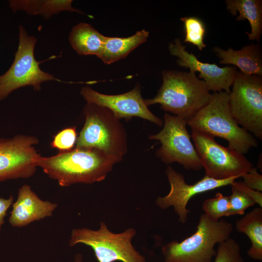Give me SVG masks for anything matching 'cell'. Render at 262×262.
Masks as SVG:
<instances>
[{"label": "cell", "instance_id": "277c9868", "mask_svg": "<svg viewBox=\"0 0 262 262\" xmlns=\"http://www.w3.org/2000/svg\"><path fill=\"white\" fill-rule=\"evenodd\" d=\"M232 224L223 219L214 221L205 213L199 219L196 232L181 242L173 240L162 248L165 262H212L214 246L230 238Z\"/></svg>", "mask_w": 262, "mask_h": 262}, {"label": "cell", "instance_id": "cb8c5ba5", "mask_svg": "<svg viewBox=\"0 0 262 262\" xmlns=\"http://www.w3.org/2000/svg\"><path fill=\"white\" fill-rule=\"evenodd\" d=\"M216 252L214 262H246L239 243L233 239L219 243Z\"/></svg>", "mask_w": 262, "mask_h": 262}, {"label": "cell", "instance_id": "4316f807", "mask_svg": "<svg viewBox=\"0 0 262 262\" xmlns=\"http://www.w3.org/2000/svg\"><path fill=\"white\" fill-rule=\"evenodd\" d=\"M243 181L247 187L260 192L262 191V175L258 173L257 168L253 166L241 177Z\"/></svg>", "mask_w": 262, "mask_h": 262}, {"label": "cell", "instance_id": "d4e9b609", "mask_svg": "<svg viewBox=\"0 0 262 262\" xmlns=\"http://www.w3.org/2000/svg\"><path fill=\"white\" fill-rule=\"evenodd\" d=\"M77 138L75 127L66 128L54 136L50 146L59 150V152L68 151L74 148Z\"/></svg>", "mask_w": 262, "mask_h": 262}, {"label": "cell", "instance_id": "52a82bcc", "mask_svg": "<svg viewBox=\"0 0 262 262\" xmlns=\"http://www.w3.org/2000/svg\"><path fill=\"white\" fill-rule=\"evenodd\" d=\"M36 41L35 37L28 35L20 25L19 44L13 63L6 72L0 75V101L20 87L30 85L39 91L43 82L57 80L40 68L41 62L37 61L34 54Z\"/></svg>", "mask_w": 262, "mask_h": 262}, {"label": "cell", "instance_id": "5b68a950", "mask_svg": "<svg viewBox=\"0 0 262 262\" xmlns=\"http://www.w3.org/2000/svg\"><path fill=\"white\" fill-rule=\"evenodd\" d=\"M84 126L77 147L95 148L122 158L127 151V134L119 119L108 109L87 103L83 108Z\"/></svg>", "mask_w": 262, "mask_h": 262}, {"label": "cell", "instance_id": "ac0fdd59", "mask_svg": "<svg viewBox=\"0 0 262 262\" xmlns=\"http://www.w3.org/2000/svg\"><path fill=\"white\" fill-rule=\"evenodd\" d=\"M105 36L89 24L81 22L72 29L68 37L72 48L80 55L99 56Z\"/></svg>", "mask_w": 262, "mask_h": 262}, {"label": "cell", "instance_id": "484cf974", "mask_svg": "<svg viewBox=\"0 0 262 262\" xmlns=\"http://www.w3.org/2000/svg\"><path fill=\"white\" fill-rule=\"evenodd\" d=\"M231 194L229 196L230 209L229 215H242L249 207L256 203L244 193L232 186Z\"/></svg>", "mask_w": 262, "mask_h": 262}, {"label": "cell", "instance_id": "7a4b0ae2", "mask_svg": "<svg viewBox=\"0 0 262 262\" xmlns=\"http://www.w3.org/2000/svg\"><path fill=\"white\" fill-rule=\"evenodd\" d=\"M162 74L163 83L157 94L144 99L147 106L159 104L163 110L187 121L209 101L212 94L196 73L164 70Z\"/></svg>", "mask_w": 262, "mask_h": 262}, {"label": "cell", "instance_id": "e0dca14e", "mask_svg": "<svg viewBox=\"0 0 262 262\" xmlns=\"http://www.w3.org/2000/svg\"><path fill=\"white\" fill-rule=\"evenodd\" d=\"M149 32L144 29L127 37H105L98 56L104 64H111L123 59L132 50L147 41Z\"/></svg>", "mask_w": 262, "mask_h": 262}, {"label": "cell", "instance_id": "30bf717a", "mask_svg": "<svg viewBox=\"0 0 262 262\" xmlns=\"http://www.w3.org/2000/svg\"><path fill=\"white\" fill-rule=\"evenodd\" d=\"M163 121L162 130L149 136L150 139L158 140L162 144L156 156L166 164L178 163L186 170H200L202 166L187 129V121L165 113Z\"/></svg>", "mask_w": 262, "mask_h": 262}, {"label": "cell", "instance_id": "f1b7e54d", "mask_svg": "<svg viewBox=\"0 0 262 262\" xmlns=\"http://www.w3.org/2000/svg\"><path fill=\"white\" fill-rule=\"evenodd\" d=\"M13 197L11 196L8 198L0 197V230L4 223V218L7 214V212L12 204Z\"/></svg>", "mask_w": 262, "mask_h": 262}, {"label": "cell", "instance_id": "7c38bea8", "mask_svg": "<svg viewBox=\"0 0 262 262\" xmlns=\"http://www.w3.org/2000/svg\"><path fill=\"white\" fill-rule=\"evenodd\" d=\"M170 189L164 196H159L156 200V205L161 209L165 210L173 207L178 216V221L185 223L188 220L190 212L187 208L189 200L194 196L215 189L231 185L237 179L236 176L226 180H218L205 176L194 184L186 183L184 176L177 172L172 167L168 166L166 170Z\"/></svg>", "mask_w": 262, "mask_h": 262}, {"label": "cell", "instance_id": "8fae6325", "mask_svg": "<svg viewBox=\"0 0 262 262\" xmlns=\"http://www.w3.org/2000/svg\"><path fill=\"white\" fill-rule=\"evenodd\" d=\"M38 143L36 137L25 135L0 138V182L34 174L40 156L34 147Z\"/></svg>", "mask_w": 262, "mask_h": 262}, {"label": "cell", "instance_id": "4fadbf2b", "mask_svg": "<svg viewBox=\"0 0 262 262\" xmlns=\"http://www.w3.org/2000/svg\"><path fill=\"white\" fill-rule=\"evenodd\" d=\"M81 95L87 101L110 110L118 119L129 120L137 116L148 120L161 127L164 121L148 108L141 96L139 84L131 90L118 95H106L99 93L89 87L82 88Z\"/></svg>", "mask_w": 262, "mask_h": 262}, {"label": "cell", "instance_id": "44dd1931", "mask_svg": "<svg viewBox=\"0 0 262 262\" xmlns=\"http://www.w3.org/2000/svg\"><path fill=\"white\" fill-rule=\"evenodd\" d=\"M71 0H11L9 7L14 12L23 10L31 15H41L48 19L62 11L82 14L72 6Z\"/></svg>", "mask_w": 262, "mask_h": 262}, {"label": "cell", "instance_id": "603a6c76", "mask_svg": "<svg viewBox=\"0 0 262 262\" xmlns=\"http://www.w3.org/2000/svg\"><path fill=\"white\" fill-rule=\"evenodd\" d=\"M204 213L214 221L223 216H228L230 206L229 197L221 193L216 194L215 197L205 200L202 206Z\"/></svg>", "mask_w": 262, "mask_h": 262}, {"label": "cell", "instance_id": "3957f363", "mask_svg": "<svg viewBox=\"0 0 262 262\" xmlns=\"http://www.w3.org/2000/svg\"><path fill=\"white\" fill-rule=\"evenodd\" d=\"M229 93L216 92L208 103L187 121L192 131L218 137L228 142V147L244 155L258 146L254 136L238 124L229 105Z\"/></svg>", "mask_w": 262, "mask_h": 262}, {"label": "cell", "instance_id": "9a60e30c", "mask_svg": "<svg viewBox=\"0 0 262 262\" xmlns=\"http://www.w3.org/2000/svg\"><path fill=\"white\" fill-rule=\"evenodd\" d=\"M57 207L56 203L40 198L30 185L24 184L19 189L17 199L13 204L9 222L15 227H24L52 216Z\"/></svg>", "mask_w": 262, "mask_h": 262}, {"label": "cell", "instance_id": "8992f818", "mask_svg": "<svg viewBox=\"0 0 262 262\" xmlns=\"http://www.w3.org/2000/svg\"><path fill=\"white\" fill-rule=\"evenodd\" d=\"M136 233L133 228L114 233L102 221L96 230L85 228L73 229L69 245L73 246L83 244L90 246L98 262H146L144 256L132 245L131 240Z\"/></svg>", "mask_w": 262, "mask_h": 262}, {"label": "cell", "instance_id": "d6986e66", "mask_svg": "<svg viewBox=\"0 0 262 262\" xmlns=\"http://www.w3.org/2000/svg\"><path fill=\"white\" fill-rule=\"evenodd\" d=\"M227 9L236 21L247 19L251 26V32H246L249 40L259 42L262 33V0H227Z\"/></svg>", "mask_w": 262, "mask_h": 262}, {"label": "cell", "instance_id": "5bb4252c", "mask_svg": "<svg viewBox=\"0 0 262 262\" xmlns=\"http://www.w3.org/2000/svg\"><path fill=\"white\" fill-rule=\"evenodd\" d=\"M185 49L180 38L175 39L169 44L170 54L178 58V65L195 73L199 72L198 78L203 79L210 91L230 93V87L237 71L235 67H221L215 64L202 62Z\"/></svg>", "mask_w": 262, "mask_h": 262}, {"label": "cell", "instance_id": "9c48e42d", "mask_svg": "<svg viewBox=\"0 0 262 262\" xmlns=\"http://www.w3.org/2000/svg\"><path fill=\"white\" fill-rule=\"evenodd\" d=\"M192 139L205 176L215 180H226L241 176L253 164L243 154L217 143L207 133L192 131Z\"/></svg>", "mask_w": 262, "mask_h": 262}, {"label": "cell", "instance_id": "2e32d148", "mask_svg": "<svg viewBox=\"0 0 262 262\" xmlns=\"http://www.w3.org/2000/svg\"><path fill=\"white\" fill-rule=\"evenodd\" d=\"M213 51L220 59L221 64L235 66L244 74L262 75V53L259 44L251 43L237 50L230 48L224 50L216 47Z\"/></svg>", "mask_w": 262, "mask_h": 262}, {"label": "cell", "instance_id": "83f0119b", "mask_svg": "<svg viewBox=\"0 0 262 262\" xmlns=\"http://www.w3.org/2000/svg\"><path fill=\"white\" fill-rule=\"evenodd\" d=\"M231 185L236 189L246 194L254 200L255 203L258 204L260 207H262V192L253 190L247 187L243 181H236V180L232 183Z\"/></svg>", "mask_w": 262, "mask_h": 262}, {"label": "cell", "instance_id": "ffe728a7", "mask_svg": "<svg viewBox=\"0 0 262 262\" xmlns=\"http://www.w3.org/2000/svg\"><path fill=\"white\" fill-rule=\"evenodd\" d=\"M236 229L245 234L251 246L247 254L254 260L262 261V208L256 207L235 223Z\"/></svg>", "mask_w": 262, "mask_h": 262}, {"label": "cell", "instance_id": "ba28073f", "mask_svg": "<svg viewBox=\"0 0 262 262\" xmlns=\"http://www.w3.org/2000/svg\"><path fill=\"white\" fill-rule=\"evenodd\" d=\"M229 93L231 113L238 125L262 138V78L236 71Z\"/></svg>", "mask_w": 262, "mask_h": 262}, {"label": "cell", "instance_id": "6da1fadb", "mask_svg": "<svg viewBox=\"0 0 262 262\" xmlns=\"http://www.w3.org/2000/svg\"><path fill=\"white\" fill-rule=\"evenodd\" d=\"M122 159L97 149L76 147L50 157L40 155L36 165L60 186L67 187L104 180L114 164Z\"/></svg>", "mask_w": 262, "mask_h": 262}, {"label": "cell", "instance_id": "f546056e", "mask_svg": "<svg viewBox=\"0 0 262 262\" xmlns=\"http://www.w3.org/2000/svg\"><path fill=\"white\" fill-rule=\"evenodd\" d=\"M82 257L81 254H78L75 257V262H82Z\"/></svg>", "mask_w": 262, "mask_h": 262}, {"label": "cell", "instance_id": "7402d4cb", "mask_svg": "<svg viewBox=\"0 0 262 262\" xmlns=\"http://www.w3.org/2000/svg\"><path fill=\"white\" fill-rule=\"evenodd\" d=\"M180 20L183 23L185 32L183 42L191 43L202 50L206 47L204 43L206 29L203 21L196 16H185L181 17Z\"/></svg>", "mask_w": 262, "mask_h": 262}]
</instances>
